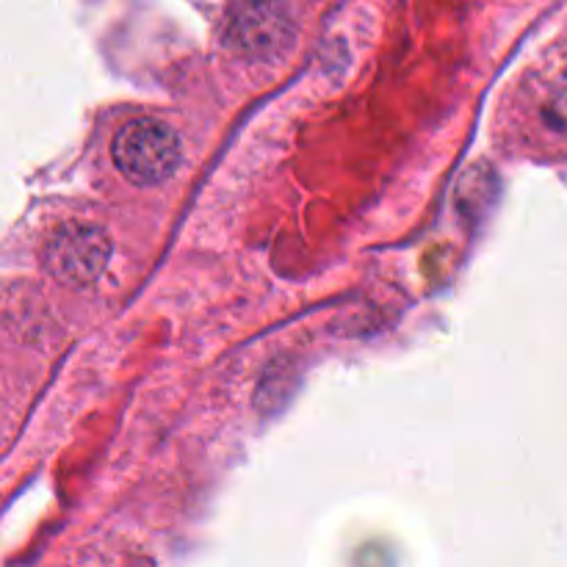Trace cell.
<instances>
[{
	"label": "cell",
	"mask_w": 567,
	"mask_h": 567,
	"mask_svg": "<svg viewBox=\"0 0 567 567\" xmlns=\"http://www.w3.org/2000/svg\"><path fill=\"white\" fill-rule=\"evenodd\" d=\"M546 120L554 131L567 133V81L557 89V94L551 97V103L546 105Z\"/></svg>",
	"instance_id": "obj_4"
},
{
	"label": "cell",
	"mask_w": 567,
	"mask_h": 567,
	"mask_svg": "<svg viewBox=\"0 0 567 567\" xmlns=\"http://www.w3.org/2000/svg\"><path fill=\"white\" fill-rule=\"evenodd\" d=\"M111 158L120 175L133 186H158L181 169V133L158 116H136L116 131Z\"/></svg>",
	"instance_id": "obj_1"
},
{
	"label": "cell",
	"mask_w": 567,
	"mask_h": 567,
	"mask_svg": "<svg viewBox=\"0 0 567 567\" xmlns=\"http://www.w3.org/2000/svg\"><path fill=\"white\" fill-rule=\"evenodd\" d=\"M111 244L109 233L89 221H66L55 227L42 247V266L59 286L83 288L94 286L109 269Z\"/></svg>",
	"instance_id": "obj_3"
},
{
	"label": "cell",
	"mask_w": 567,
	"mask_h": 567,
	"mask_svg": "<svg viewBox=\"0 0 567 567\" xmlns=\"http://www.w3.org/2000/svg\"><path fill=\"white\" fill-rule=\"evenodd\" d=\"M297 37L288 0H233L225 17V44L238 59L277 61Z\"/></svg>",
	"instance_id": "obj_2"
}]
</instances>
